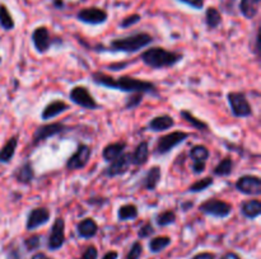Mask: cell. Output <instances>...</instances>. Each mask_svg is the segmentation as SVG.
<instances>
[{
  "label": "cell",
  "mask_w": 261,
  "mask_h": 259,
  "mask_svg": "<svg viewBox=\"0 0 261 259\" xmlns=\"http://www.w3.org/2000/svg\"><path fill=\"white\" fill-rule=\"evenodd\" d=\"M92 80L94 84L107 89L124 92V93H142V94H156L157 87L152 81L142 80L134 76L124 75L120 77H112L102 71L92 72Z\"/></svg>",
  "instance_id": "1"
},
{
  "label": "cell",
  "mask_w": 261,
  "mask_h": 259,
  "mask_svg": "<svg viewBox=\"0 0 261 259\" xmlns=\"http://www.w3.org/2000/svg\"><path fill=\"white\" fill-rule=\"evenodd\" d=\"M183 55L180 52H176V51L167 50L164 47H156L147 48L146 51H143L140 54V60L146 66L151 67L154 70H161V69H168V67H172L175 65H177L178 62L182 61Z\"/></svg>",
  "instance_id": "2"
},
{
  "label": "cell",
  "mask_w": 261,
  "mask_h": 259,
  "mask_svg": "<svg viewBox=\"0 0 261 259\" xmlns=\"http://www.w3.org/2000/svg\"><path fill=\"white\" fill-rule=\"evenodd\" d=\"M153 42L152 35L147 32H135L125 37L113 38L107 47L100 48L98 51H107V52H122V54H135L140 50L148 47Z\"/></svg>",
  "instance_id": "3"
},
{
  "label": "cell",
  "mask_w": 261,
  "mask_h": 259,
  "mask_svg": "<svg viewBox=\"0 0 261 259\" xmlns=\"http://www.w3.org/2000/svg\"><path fill=\"white\" fill-rule=\"evenodd\" d=\"M229 108L236 118H248L253 115L252 107L243 92H228L227 93Z\"/></svg>",
  "instance_id": "4"
},
{
  "label": "cell",
  "mask_w": 261,
  "mask_h": 259,
  "mask_svg": "<svg viewBox=\"0 0 261 259\" xmlns=\"http://www.w3.org/2000/svg\"><path fill=\"white\" fill-rule=\"evenodd\" d=\"M232 210L233 206L221 198H208L199 206V211L202 214L216 219H226L232 214Z\"/></svg>",
  "instance_id": "5"
},
{
  "label": "cell",
  "mask_w": 261,
  "mask_h": 259,
  "mask_svg": "<svg viewBox=\"0 0 261 259\" xmlns=\"http://www.w3.org/2000/svg\"><path fill=\"white\" fill-rule=\"evenodd\" d=\"M188 134L183 131H172L170 134H166L163 136L159 137L156 142V146H154L153 154L156 156H162V155H166L168 152L172 151L175 147H177L178 145L185 142V140H187Z\"/></svg>",
  "instance_id": "6"
},
{
  "label": "cell",
  "mask_w": 261,
  "mask_h": 259,
  "mask_svg": "<svg viewBox=\"0 0 261 259\" xmlns=\"http://www.w3.org/2000/svg\"><path fill=\"white\" fill-rule=\"evenodd\" d=\"M68 130H69V127L62 122H51L38 126L32 134V145L33 146H37L41 142L46 141V140L64 134Z\"/></svg>",
  "instance_id": "7"
},
{
  "label": "cell",
  "mask_w": 261,
  "mask_h": 259,
  "mask_svg": "<svg viewBox=\"0 0 261 259\" xmlns=\"http://www.w3.org/2000/svg\"><path fill=\"white\" fill-rule=\"evenodd\" d=\"M69 99L72 103L82 107L83 110L94 111L100 108V105L96 102L89 89L84 85H76L70 89Z\"/></svg>",
  "instance_id": "8"
},
{
  "label": "cell",
  "mask_w": 261,
  "mask_h": 259,
  "mask_svg": "<svg viewBox=\"0 0 261 259\" xmlns=\"http://www.w3.org/2000/svg\"><path fill=\"white\" fill-rule=\"evenodd\" d=\"M31 40H32L35 50L41 55L46 54V52L51 48L52 45L57 43V41H61V40L56 41L55 38H52L49 28L45 27V26L36 27L35 30H33L32 36H31Z\"/></svg>",
  "instance_id": "9"
},
{
  "label": "cell",
  "mask_w": 261,
  "mask_h": 259,
  "mask_svg": "<svg viewBox=\"0 0 261 259\" xmlns=\"http://www.w3.org/2000/svg\"><path fill=\"white\" fill-rule=\"evenodd\" d=\"M92 156V149L91 146L86 144H79L77 147L76 152H74L72 156L67 160L65 163V168L67 170H81L87 166V164L89 163Z\"/></svg>",
  "instance_id": "10"
},
{
  "label": "cell",
  "mask_w": 261,
  "mask_h": 259,
  "mask_svg": "<svg viewBox=\"0 0 261 259\" xmlns=\"http://www.w3.org/2000/svg\"><path fill=\"white\" fill-rule=\"evenodd\" d=\"M132 166V155L129 152H124L115 160L110 161L107 168L103 169L102 174L107 178H116V177H121L129 171Z\"/></svg>",
  "instance_id": "11"
},
{
  "label": "cell",
  "mask_w": 261,
  "mask_h": 259,
  "mask_svg": "<svg viewBox=\"0 0 261 259\" xmlns=\"http://www.w3.org/2000/svg\"><path fill=\"white\" fill-rule=\"evenodd\" d=\"M234 187L240 193L246 196H260L261 195V179L257 176H246L240 177L234 183Z\"/></svg>",
  "instance_id": "12"
},
{
  "label": "cell",
  "mask_w": 261,
  "mask_h": 259,
  "mask_svg": "<svg viewBox=\"0 0 261 259\" xmlns=\"http://www.w3.org/2000/svg\"><path fill=\"white\" fill-rule=\"evenodd\" d=\"M77 19L84 24L89 26H101L106 23L108 19V14L103 9L97 7H91V8H84L77 13Z\"/></svg>",
  "instance_id": "13"
},
{
  "label": "cell",
  "mask_w": 261,
  "mask_h": 259,
  "mask_svg": "<svg viewBox=\"0 0 261 259\" xmlns=\"http://www.w3.org/2000/svg\"><path fill=\"white\" fill-rule=\"evenodd\" d=\"M65 243V221L62 217H56L50 230L47 248L49 250H59Z\"/></svg>",
  "instance_id": "14"
},
{
  "label": "cell",
  "mask_w": 261,
  "mask_h": 259,
  "mask_svg": "<svg viewBox=\"0 0 261 259\" xmlns=\"http://www.w3.org/2000/svg\"><path fill=\"white\" fill-rule=\"evenodd\" d=\"M50 219H51V211L49 209H46V207H35V209H32L28 212L26 229L28 231H33V230L47 224Z\"/></svg>",
  "instance_id": "15"
},
{
  "label": "cell",
  "mask_w": 261,
  "mask_h": 259,
  "mask_svg": "<svg viewBox=\"0 0 261 259\" xmlns=\"http://www.w3.org/2000/svg\"><path fill=\"white\" fill-rule=\"evenodd\" d=\"M13 178L17 183L23 186H28L35 181L36 173L33 164L30 159H26L19 166H17L13 171Z\"/></svg>",
  "instance_id": "16"
},
{
  "label": "cell",
  "mask_w": 261,
  "mask_h": 259,
  "mask_svg": "<svg viewBox=\"0 0 261 259\" xmlns=\"http://www.w3.org/2000/svg\"><path fill=\"white\" fill-rule=\"evenodd\" d=\"M70 110V105H68L67 102L61 101V99H54L50 103L43 107L42 112H41V118L43 121H49L52 118L57 117V116L62 115L64 112Z\"/></svg>",
  "instance_id": "17"
},
{
  "label": "cell",
  "mask_w": 261,
  "mask_h": 259,
  "mask_svg": "<svg viewBox=\"0 0 261 259\" xmlns=\"http://www.w3.org/2000/svg\"><path fill=\"white\" fill-rule=\"evenodd\" d=\"M98 224L94 221L92 217H86V219L81 220L77 225V234L79 238L82 239H92L97 235L98 232Z\"/></svg>",
  "instance_id": "18"
},
{
  "label": "cell",
  "mask_w": 261,
  "mask_h": 259,
  "mask_svg": "<svg viewBox=\"0 0 261 259\" xmlns=\"http://www.w3.org/2000/svg\"><path fill=\"white\" fill-rule=\"evenodd\" d=\"M162 179V169L161 166L154 165L152 168H149V170L147 171L146 176H144L143 181H142V188H144L146 191H156L158 187L159 182Z\"/></svg>",
  "instance_id": "19"
},
{
  "label": "cell",
  "mask_w": 261,
  "mask_h": 259,
  "mask_svg": "<svg viewBox=\"0 0 261 259\" xmlns=\"http://www.w3.org/2000/svg\"><path fill=\"white\" fill-rule=\"evenodd\" d=\"M173 126H175V120L171 116L161 115L152 118L148 125H147V128H148L149 131L153 132H163L172 128Z\"/></svg>",
  "instance_id": "20"
},
{
  "label": "cell",
  "mask_w": 261,
  "mask_h": 259,
  "mask_svg": "<svg viewBox=\"0 0 261 259\" xmlns=\"http://www.w3.org/2000/svg\"><path fill=\"white\" fill-rule=\"evenodd\" d=\"M240 212L245 219L255 220L261 215V202L257 198L246 200L241 203Z\"/></svg>",
  "instance_id": "21"
},
{
  "label": "cell",
  "mask_w": 261,
  "mask_h": 259,
  "mask_svg": "<svg viewBox=\"0 0 261 259\" xmlns=\"http://www.w3.org/2000/svg\"><path fill=\"white\" fill-rule=\"evenodd\" d=\"M126 146L127 144L125 141H117V142H112V144L106 145L102 150L103 160L107 161V163L115 160V159L118 158L120 155L124 154L125 150H126Z\"/></svg>",
  "instance_id": "22"
},
{
  "label": "cell",
  "mask_w": 261,
  "mask_h": 259,
  "mask_svg": "<svg viewBox=\"0 0 261 259\" xmlns=\"http://www.w3.org/2000/svg\"><path fill=\"white\" fill-rule=\"evenodd\" d=\"M18 142H19V137L18 135L16 136H12L6 144L2 146L0 149V163L3 164H8L11 163L12 159L14 158V155H16L17 151V147H18Z\"/></svg>",
  "instance_id": "23"
},
{
  "label": "cell",
  "mask_w": 261,
  "mask_h": 259,
  "mask_svg": "<svg viewBox=\"0 0 261 259\" xmlns=\"http://www.w3.org/2000/svg\"><path fill=\"white\" fill-rule=\"evenodd\" d=\"M132 155V164L137 166H142L147 164L149 159V144L148 141H140L137 145Z\"/></svg>",
  "instance_id": "24"
},
{
  "label": "cell",
  "mask_w": 261,
  "mask_h": 259,
  "mask_svg": "<svg viewBox=\"0 0 261 259\" xmlns=\"http://www.w3.org/2000/svg\"><path fill=\"white\" fill-rule=\"evenodd\" d=\"M260 3L261 0H241L238 8L246 19H253L260 11Z\"/></svg>",
  "instance_id": "25"
},
{
  "label": "cell",
  "mask_w": 261,
  "mask_h": 259,
  "mask_svg": "<svg viewBox=\"0 0 261 259\" xmlns=\"http://www.w3.org/2000/svg\"><path fill=\"white\" fill-rule=\"evenodd\" d=\"M138 216H139V210L134 203L122 205L117 210L118 221H132V220H137Z\"/></svg>",
  "instance_id": "26"
},
{
  "label": "cell",
  "mask_w": 261,
  "mask_h": 259,
  "mask_svg": "<svg viewBox=\"0 0 261 259\" xmlns=\"http://www.w3.org/2000/svg\"><path fill=\"white\" fill-rule=\"evenodd\" d=\"M180 116L182 117V120H185L186 122L188 123V125L192 126V127L197 128V130H199V131L207 132L208 130H209V126H208L207 122H204V121L200 120V118L195 117V116L192 115V113L190 112L188 110L181 111Z\"/></svg>",
  "instance_id": "27"
},
{
  "label": "cell",
  "mask_w": 261,
  "mask_h": 259,
  "mask_svg": "<svg viewBox=\"0 0 261 259\" xmlns=\"http://www.w3.org/2000/svg\"><path fill=\"white\" fill-rule=\"evenodd\" d=\"M205 23L209 30H216L222 24V14L214 7H209L205 12Z\"/></svg>",
  "instance_id": "28"
},
{
  "label": "cell",
  "mask_w": 261,
  "mask_h": 259,
  "mask_svg": "<svg viewBox=\"0 0 261 259\" xmlns=\"http://www.w3.org/2000/svg\"><path fill=\"white\" fill-rule=\"evenodd\" d=\"M234 163L232 160V158L226 156V158L222 159L218 164L216 165V168L213 169V174L217 177H229L233 171Z\"/></svg>",
  "instance_id": "29"
},
{
  "label": "cell",
  "mask_w": 261,
  "mask_h": 259,
  "mask_svg": "<svg viewBox=\"0 0 261 259\" xmlns=\"http://www.w3.org/2000/svg\"><path fill=\"white\" fill-rule=\"evenodd\" d=\"M176 219H177V215L173 210H164V211L156 215V224L159 227L170 226V225L175 224Z\"/></svg>",
  "instance_id": "30"
},
{
  "label": "cell",
  "mask_w": 261,
  "mask_h": 259,
  "mask_svg": "<svg viewBox=\"0 0 261 259\" xmlns=\"http://www.w3.org/2000/svg\"><path fill=\"white\" fill-rule=\"evenodd\" d=\"M190 158L192 161H203L207 163V160L210 156V151L205 145H195L190 149Z\"/></svg>",
  "instance_id": "31"
},
{
  "label": "cell",
  "mask_w": 261,
  "mask_h": 259,
  "mask_svg": "<svg viewBox=\"0 0 261 259\" xmlns=\"http://www.w3.org/2000/svg\"><path fill=\"white\" fill-rule=\"evenodd\" d=\"M171 241L172 240H171L170 236H156L149 241V250L152 253H161L162 250H164L170 245Z\"/></svg>",
  "instance_id": "32"
},
{
  "label": "cell",
  "mask_w": 261,
  "mask_h": 259,
  "mask_svg": "<svg viewBox=\"0 0 261 259\" xmlns=\"http://www.w3.org/2000/svg\"><path fill=\"white\" fill-rule=\"evenodd\" d=\"M0 26L6 31H12L16 27V23H14V19L12 17L11 12L3 4L0 6Z\"/></svg>",
  "instance_id": "33"
},
{
  "label": "cell",
  "mask_w": 261,
  "mask_h": 259,
  "mask_svg": "<svg viewBox=\"0 0 261 259\" xmlns=\"http://www.w3.org/2000/svg\"><path fill=\"white\" fill-rule=\"evenodd\" d=\"M213 183H214L213 177H205V178H202L199 179V181H197V182L192 183V185L187 188V192L190 193L204 192V191L208 190L210 186H213Z\"/></svg>",
  "instance_id": "34"
},
{
  "label": "cell",
  "mask_w": 261,
  "mask_h": 259,
  "mask_svg": "<svg viewBox=\"0 0 261 259\" xmlns=\"http://www.w3.org/2000/svg\"><path fill=\"white\" fill-rule=\"evenodd\" d=\"M144 94L142 93H130V96L127 97L126 102H125L124 110H135V108L139 107L143 102Z\"/></svg>",
  "instance_id": "35"
},
{
  "label": "cell",
  "mask_w": 261,
  "mask_h": 259,
  "mask_svg": "<svg viewBox=\"0 0 261 259\" xmlns=\"http://www.w3.org/2000/svg\"><path fill=\"white\" fill-rule=\"evenodd\" d=\"M23 244H25L27 251L37 250L41 245V235H38V234H33V235L28 236L27 239H25Z\"/></svg>",
  "instance_id": "36"
},
{
  "label": "cell",
  "mask_w": 261,
  "mask_h": 259,
  "mask_svg": "<svg viewBox=\"0 0 261 259\" xmlns=\"http://www.w3.org/2000/svg\"><path fill=\"white\" fill-rule=\"evenodd\" d=\"M140 21H142L140 14H130V16L125 17V18L120 22V28L126 30V28H130L133 27V26H135L137 23H139Z\"/></svg>",
  "instance_id": "37"
},
{
  "label": "cell",
  "mask_w": 261,
  "mask_h": 259,
  "mask_svg": "<svg viewBox=\"0 0 261 259\" xmlns=\"http://www.w3.org/2000/svg\"><path fill=\"white\" fill-rule=\"evenodd\" d=\"M154 231H156V230H154L152 222L147 221L139 227V230H138V236H139V239H147L149 238V236L153 235Z\"/></svg>",
  "instance_id": "38"
},
{
  "label": "cell",
  "mask_w": 261,
  "mask_h": 259,
  "mask_svg": "<svg viewBox=\"0 0 261 259\" xmlns=\"http://www.w3.org/2000/svg\"><path fill=\"white\" fill-rule=\"evenodd\" d=\"M142 254H143V245H142V243L139 240L134 241L132 248H130L129 253H127L126 259H139L142 256Z\"/></svg>",
  "instance_id": "39"
},
{
  "label": "cell",
  "mask_w": 261,
  "mask_h": 259,
  "mask_svg": "<svg viewBox=\"0 0 261 259\" xmlns=\"http://www.w3.org/2000/svg\"><path fill=\"white\" fill-rule=\"evenodd\" d=\"M98 256V250L94 245H89L88 248L84 250V253L82 254L81 259H97Z\"/></svg>",
  "instance_id": "40"
},
{
  "label": "cell",
  "mask_w": 261,
  "mask_h": 259,
  "mask_svg": "<svg viewBox=\"0 0 261 259\" xmlns=\"http://www.w3.org/2000/svg\"><path fill=\"white\" fill-rule=\"evenodd\" d=\"M178 2L191 7L192 9H197V11H202L204 8V0H178Z\"/></svg>",
  "instance_id": "41"
},
{
  "label": "cell",
  "mask_w": 261,
  "mask_h": 259,
  "mask_svg": "<svg viewBox=\"0 0 261 259\" xmlns=\"http://www.w3.org/2000/svg\"><path fill=\"white\" fill-rule=\"evenodd\" d=\"M205 168H207V163H203V161H192L191 170L192 173L197 174V176L204 173Z\"/></svg>",
  "instance_id": "42"
},
{
  "label": "cell",
  "mask_w": 261,
  "mask_h": 259,
  "mask_svg": "<svg viewBox=\"0 0 261 259\" xmlns=\"http://www.w3.org/2000/svg\"><path fill=\"white\" fill-rule=\"evenodd\" d=\"M129 65L127 61H121V62H115V64H111L108 65L107 69L111 70V71H120V70H124L126 69V66Z\"/></svg>",
  "instance_id": "43"
},
{
  "label": "cell",
  "mask_w": 261,
  "mask_h": 259,
  "mask_svg": "<svg viewBox=\"0 0 261 259\" xmlns=\"http://www.w3.org/2000/svg\"><path fill=\"white\" fill-rule=\"evenodd\" d=\"M192 259H216V255L210 251H202V253L192 256Z\"/></svg>",
  "instance_id": "44"
},
{
  "label": "cell",
  "mask_w": 261,
  "mask_h": 259,
  "mask_svg": "<svg viewBox=\"0 0 261 259\" xmlns=\"http://www.w3.org/2000/svg\"><path fill=\"white\" fill-rule=\"evenodd\" d=\"M221 259H241L240 255L237 253H234V251H228V253L223 254V255L221 256Z\"/></svg>",
  "instance_id": "45"
},
{
  "label": "cell",
  "mask_w": 261,
  "mask_h": 259,
  "mask_svg": "<svg viewBox=\"0 0 261 259\" xmlns=\"http://www.w3.org/2000/svg\"><path fill=\"white\" fill-rule=\"evenodd\" d=\"M117 256H118L117 251L110 250V251H107V253H106L105 255H103L102 259H117Z\"/></svg>",
  "instance_id": "46"
},
{
  "label": "cell",
  "mask_w": 261,
  "mask_h": 259,
  "mask_svg": "<svg viewBox=\"0 0 261 259\" xmlns=\"http://www.w3.org/2000/svg\"><path fill=\"white\" fill-rule=\"evenodd\" d=\"M255 42H256L255 51H256V54H257V56H258V54H260V31H257V33H256Z\"/></svg>",
  "instance_id": "47"
},
{
  "label": "cell",
  "mask_w": 261,
  "mask_h": 259,
  "mask_svg": "<svg viewBox=\"0 0 261 259\" xmlns=\"http://www.w3.org/2000/svg\"><path fill=\"white\" fill-rule=\"evenodd\" d=\"M31 259H51V258H49L45 253H36Z\"/></svg>",
  "instance_id": "48"
},
{
  "label": "cell",
  "mask_w": 261,
  "mask_h": 259,
  "mask_svg": "<svg viewBox=\"0 0 261 259\" xmlns=\"http://www.w3.org/2000/svg\"><path fill=\"white\" fill-rule=\"evenodd\" d=\"M54 7L55 8H57V9H62L64 8V2H62V0H54Z\"/></svg>",
  "instance_id": "49"
},
{
  "label": "cell",
  "mask_w": 261,
  "mask_h": 259,
  "mask_svg": "<svg viewBox=\"0 0 261 259\" xmlns=\"http://www.w3.org/2000/svg\"><path fill=\"white\" fill-rule=\"evenodd\" d=\"M192 205H194V202H187V203H186V205H182V207H183V211H187V209H188V207H190V209H191V207H192Z\"/></svg>",
  "instance_id": "50"
},
{
  "label": "cell",
  "mask_w": 261,
  "mask_h": 259,
  "mask_svg": "<svg viewBox=\"0 0 261 259\" xmlns=\"http://www.w3.org/2000/svg\"><path fill=\"white\" fill-rule=\"evenodd\" d=\"M2 61H3V60H2V56H0V64H2Z\"/></svg>",
  "instance_id": "51"
}]
</instances>
